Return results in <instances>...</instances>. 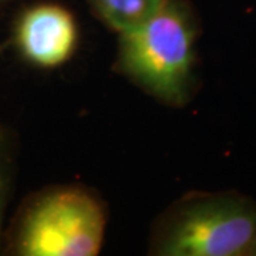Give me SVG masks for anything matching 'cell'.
I'll return each mask as SVG.
<instances>
[{
  "label": "cell",
  "instance_id": "6da1fadb",
  "mask_svg": "<svg viewBox=\"0 0 256 256\" xmlns=\"http://www.w3.org/2000/svg\"><path fill=\"white\" fill-rule=\"evenodd\" d=\"M200 22L188 0H166L142 26L118 34L116 70L158 101L182 107L195 92Z\"/></svg>",
  "mask_w": 256,
  "mask_h": 256
},
{
  "label": "cell",
  "instance_id": "7a4b0ae2",
  "mask_svg": "<svg viewBox=\"0 0 256 256\" xmlns=\"http://www.w3.org/2000/svg\"><path fill=\"white\" fill-rule=\"evenodd\" d=\"M107 220V206L94 191L50 185L23 201L4 234V249L14 256H96Z\"/></svg>",
  "mask_w": 256,
  "mask_h": 256
},
{
  "label": "cell",
  "instance_id": "3957f363",
  "mask_svg": "<svg viewBox=\"0 0 256 256\" xmlns=\"http://www.w3.org/2000/svg\"><path fill=\"white\" fill-rule=\"evenodd\" d=\"M256 240V202L239 192H194L166 208L150 255L246 256Z\"/></svg>",
  "mask_w": 256,
  "mask_h": 256
},
{
  "label": "cell",
  "instance_id": "277c9868",
  "mask_svg": "<svg viewBox=\"0 0 256 256\" xmlns=\"http://www.w3.org/2000/svg\"><path fill=\"white\" fill-rule=\"evenodd\" d=\"M9 40L28 64L40 70H54L76 53L78 26L73 13L62 4L34 3L16 16Z\"/></svg>",
  "mask_w": 256,
  "mask_h": 256
},
{
  "label": "cell",
  "instance_id": "5b68a950",
  "mask_svg": "<svg viewBox=\"0 0 256 256\" xmlns=\"http://www.w3.org/2000/svg\"><path fill=\"white\" fill-rule=\"evenodd\" d=\"M92 14L111 32L122 34L142 26L166 0H86Z\"/></svg>",
  "mask_w": 256,
  "mask_h": 256
},
{
  "label": "cell",
  "instance_id": "8992f818",
  "mask_svg": "<svg viewBox=\"0 0 256 256\" xmlns=\"http://www.w3.org/2000/svg\"><path fill=\"white\" fill-rule=\"evenodd\" d=\"M18 164L16 137L9 128L0 124V250L4 239V212L9 204Z\"/></svg>",
  "mask_w": 256,
  "mask_h": 256
},
{
  "label": "cell",
  "instance_id": "52a82bcc",
  "mask_svg": "<svg viewBox=\"0 0 256 256\" xmlns=\"http://www.w3.org/2000/svg\"><path fill=\"white\" fill-rule=\"evenodd\" d=\"M18 2H22V0H0V13L6 12L9 8L14 6Z\"/></svg>",
  "mask_w": 256,
  "mask_h": 256
},
{
  "label": "cell",
  "instance_id": "ba28073f",
  "mask_svg": "<svg viewBox=\"0 0 256 256\" xmlns=\"http://www.w3.org/2000/svg\"><path fill=\"white\" fill-rule=\"evenodd\" d=\"M8 46H10V40H6L4 43H0V56H2V53L8 48Z\"/></svg>",
  "mask_w": 256,
  "mask_h": 256
},
{
  "label": "cell",
  "instance_id": "9c48e42d",
  "mask_svg": "<svg viewBox=\"0 0 256 256\" xmlns=\"http://www.w3.org/2000/svg\"><path fill=\"white\" fill-rule=\"evenodd\" d=\"M246 256H256V240L254 242V245L250 246V249H249V252H248Z\"/></svg>",
  "mask_w": 256,
  "mask_h": 256
}]
</instances>
